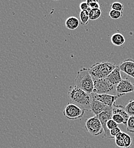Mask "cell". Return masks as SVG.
<instances>
[{
	"mask_svg": "<svg viewBox=\"0 0 134 148\" xmlns=\"http://www.w3.org/2000/svg\"><path fill=\"white\" fill-rule=\"evenodd\" d=\"M68 97L73 104L82 110L91 111V106L93 100L91 94L85 92L76 86H71L69 88Z\"/></svg>",
	"mask_w": 134,
	"mask_h": 148,
	"instance_id": "obj_1",
	"label": "cell"
},
{
	"mask_svg": "<svg viewBox=\"0 0 134 148\" xmlns=\"http://www.w3.org/2000/svg\"><path fill=\"white\" fill-rule=\"evenodd\" d=\"M75 83L78 87L89 94L94 91V79L89 69L83 68L78 71Z\"/></svg>",
	"mask_w": 134,
	"mask_h": 148,
	"instance_id": "obj_2",
	"label": "cell"
},
{
	"mask_svg": "<svg viewBox=\"0 0 134 148\" xmlns=\"http://www.w3.org/2000/svg\"><path fill=\"white\" fill-rule=\"evenodd\" d=\"M116 67V66L114 63L103 61L96 63L89 70L93 79H100L106 78Z\"/></svg>",
	"mask_w": 134,
	"mask_h": 148,
	"instance_id": "obj_3",
	"label": "cell"
},
{
	"mask_svg": "<svg viewBox=\"0 0 134 148\" xmlns=\"http://www.w3.org/2000/svg\"><path fill=\"white\" fill-rule=\"evenodd\" d=\"M86 130L93 136H97L104 131L102 125L97 116L88 119L86 121Z\"/></svg>",
	"mask_w": 134,
	"mask_h": 148,
	"instance_id": "obj_4",
	"label": "cell"
},
{
	"mask_svg": "<svg viewBox=\"0 0 134 148\" xmlns=\"http://www.w3.org/2000/svg\"><path fill=\"white\" fill-rule=\"evenodd\" d=\"M85 111L74 104H68L65 107L63 114L69 120H76L82 118Z\"/></svg>",
	"mask_w": 134,
	"mask_h": 148,
	"instance_id": "obj_5",
	"label": "cell"
},
{
	"mask_svg": "<svg viewBox=\"0 0 134 148\" xmlns=\"http://www.w3.org/2000/svg\"><path fill=\"white\" fill-rule=\"evenodd\" d=\"M94 91L98 94H108L114 89V86L107 78L94 79Z\"/></svg>",
	"mask_w": 134,
	"mask_h": 148,
	"instance_id": "obj_6",
	"label": "cell"
},
{
	"mask_svg": "<svg viewBox=\"0 0 134 148\" xmlns=\"http://www.w3.org/2000/svg\"><path fill=\"white\" fill-rule=\"evenodd\" d=\"M113 113V107H111L109 110L104 111L100 114H99L97 116L99 118L103 128L104 130V136L103 137H106L108 138H113L110 134V130H108L106 127V124L109 120L112 119Z\"/></svg>",
	"mask_w": 134,
	"mask_h": 148,
	"instance_id": "obj_7",
	"label": "cell"
},
{
	"mask_svg": "<svg viewBox=\"0 0 134 148\" xmlns=\"http://www.w3.org/2000/svg\"><path fill=\"white\" fill-rule=\"evenodd\" d=\"M116 91L119 97L124 96L128 93L134 92V83L129 79H123L116 86Z\"/></svg>",
	"mask_w": 134,
	"mask_h": 148,
	"instance_id": "obj_8",
	"label": "cell"
},
{
	"mask_svg": "<svg viewBox=\"0 0 134 148\" xmlns=\"http://www.w3.org/2000/svg\"><path fill=\"white\" fill-rule=\"evenodd\" d=\"M93 99H95L100 101L104 104L113 107L115 104L116 100L119 97L117 95H111L109 94H98L93 92L91 93Z\"/></svg>",
	"mask_w": 134,
	"mask_h": 148,
	"instance_id": "obj_9",
	"label": "cell"
},
{
	"mask_svg": "<svg viewBox=\"0 0 134 148\" xmlns=\"http://www.w3.org/2000/svg\"><path fill=\"white\" fill-rule=\"evenodd\" d=\"M119 67L121 71L134 79V59H125L120 63Z\"/></svg>",
	"mask_w": 134,
	"mask_h": 148,
	"instance_id": "obj_10",
	"label": "cell"
},
{
	"mask_svg": "<svg viewBox=\"0 0 134 148\" xmlns=\"http://www.w3.org/2000/svg\"><path fill=\"white\" fill-rule=\"evenodd\" d=\"M110 107H109L103 103H101L100 101L96 100L95 99H93L91 102V112L96 114V116H98L100 113L106 111L110 108Z\"/></svg>",
	"mask_w": 134,
	"mask_h": 148,
	"instance_id": "obj_11",
	"label": "cell"
},
{
	"mask_svg": "<svg viewBox=\"0 0 134 148\" xmlns=\"http://www.w3.org/2000/svg\"><path fill=\"white\" fill-rule=\"evenodd\" d=\"M120 70L119 66H116L115 69L106 77L107 80L114 86L118 84L123 79L120 74Z\"/></svg>",
	"mask_w": 134,
	"mask_h": 148,
	"instance_id": "obj_12",
	"label": "cell"
},
{
	"mask_svg": "<svg viewBox=\"0 0 134 148\" xmlns=\"http://www.w3.org/2000/svg\"><path fill=\"white\" fill-rule=\"evenodd\" d=\"M113 114H118L121 115L124 119L126 123H127V121L130 117V116L126 111L125 107L121 105H116L115 104L113 106Z\"/></svg>",
	"mask_w": 134,
	"mask_h": 148,
	"instance_id": "obj_13",
	"label": "cell"
},
{
	"mask_svg": "<svg viewBox=\"0 0 134 148\" xmlns=\"http://www.w3.org/2000/svg\"><path fill=\"white\" fill-rule=\"evenodd\" d=\"M79 21L76 17L71 16L67 18L65 21L66 27L69 30H75L79 26Z\"/></svg>",
	"mask_w": 134,
	"mask_h": 148,
	"instance_id": "obj_14",
	"label": "cell"
},
{
	"mask_svg": "<svg viewBox=\"0 0 134 148\" xmlns=\"http://www.w3.org/2000/svg\"><path fill=\"white\" fill-rule=\"evenodd\" d=\"M111 41L114 45L116 46H120L124 43L126 39L122 34L116 33L114 34L111 37Z\"/></svg>",
	"mask_w": 134,
	"mask_h": 148,
	"instance_id": "obj_15",
	"label": "cell"
},
{
	"mask_svg": "<svg viewBox=\"0 0 134 148\" xmlns=\"http://www.w3.org/2000/svg\"><path fill=\"white\" fill-rule=\"evenodd\" d=\"M79 18L80 20V23L82 25H86L89 23L90 20L89 12V11H80L79 14Z\"/></svg>",
	"mask_w": 134,
	"mask_h": 148,
	"instance_id": "obj_16",
	"label": "cell"
},
{
	"mask_svg": "<svg viewBox=\"0 0 134 148\" xmlns=\"http://www.w3.org/2000/svg\"><path fill=\"white\" fill-rule=\"evenodd\" d=\"M102 14V11L100 9H91L89 12V18L90 20L94 21L99 18Z\"/></svg>",
	"mask_w": 134,
	"mask_h": 148,
	"instance_id": "obj_17",
	"label": "cell"
},
{
	"mask_svg": "<svg viewBox=\"0 0 134 148\" xmlns=\"http://www.w3.org/2000/svg\"><path fill=\"white\" fill-rule=\"evenodd\" d=\"M122 137H123V141L124 143L125 148H131L133 143V139L128 134L123 132H122Z\"/></svg>",
	"mask_w": 134,
	"mask_h": 148,
	"instance_id": "obj_18",
	"label": "cell"
},
{
	"mask_svg": "<svg viewBox=\"0 0 134 148\" xmlns=\"http://www.w3.org/2000/svg\"><path fill=\"white\" fill-rule=\"evenodd\" d=\"M126 111L130 116H134V100H131L125 107Z\"/></svg>",
	"mask_w": 134,
	"mask_h": 148,
	"instance_id": "obj_19",
	"label": "cell"
},
{
	"mask_svg": "<svg viewBox=\"0 0 134 148\" xmlns=\"http://www.w3.org/2000/svg\"><path fill=\"white\" fill-rule=\"evenodd\" d=\"M115 143L116 145L119 148H125L124 143L123 141V137H122V132H120L116 137H115Z\"/></svg>",
	"mask_w": 134,
	"mask_h": 148,
	"instance_id": "obj_20",
	"label": "cell"
},
{
	"mask_svg": "<svg viewBox=\"0 0 134 148\" xmlns=\"http://www.w3.org/2000/svg\"><path fill=\"white\" fill-rule=\"evenodd\" d=\"M126 126L128 132L134 133V116H130Z\"/></svg>",
	"mask_w": 134,
	"mask_h": 148,
	"instance_id": "obj_21",
	"label": "cell"
},
{
	"mask_svg": "<svg viewBox=\"0 0 134 148\" xmlns=\"http://www.w3.org/2000/svg\"><path fill=\"white\" fill-rule=\"evenodd\" d=\"M112 119L115 121L118 125L119 124H124V125H127V123L124 120V119L120 114H114L113 115L112 117Z\"/></svg>",
	"mask_w": 134,
	"mask_h": 148,
	"instance_id": "obj_22",
	"label": "cell"
},
{
	"mask_svg": "<svg viewBox=\"0 0 134 148\" xmlns=\"http://www.w3.org/2000/svg\"><path fill=\"white\" fill-rule=\"evenodd\" d=\"M109 17L111 18L114 19H118L121 18L123 16V12H120L119 11H116L115 10H111L109 13Z\"/></svg>",
	"mask_w": 134,
	"mask_h": 148,
	"instance_id": "obj_23",
	"label": "cell"
},
{
	"mask_svg": "<svg viewBox=\"0 0 134 148\" xmlns=\"http://www.w3.org/2000/svg\"><path fill=\"white\" fill-rule=\"evenodd\" d=\"M111 8L112 10H115L116 11L123 12V11L124 10V6L120 2H115L111 4Z\"/></svg>",
	"mask_w": 134,
	"mask_h": 148,
	"instance_id": "obj_24",
	"label": "cell"
},
{
	"mask_svg": "<svg viewBox=\"0 0 134 148\" xmlns=\"http://www.w3.org/2000/svg\"><path fill=\"white\" fill-rule=\"evenodd\" d=\"M86 2L91 9L100 8V5L99 2L96 0H87Z\"/></svg>",
	"mask_w": 134,
	"mask_h": 148,
	"instance_id": "obj_25",
	"label": "cell"
},
{
	"mask_svg": "<svg viewBox=\"0 0 134 148\" xmlns=\"http://www.w3.org/2000/svg\"><path fill=\"white\" fill-rule=\"evenodd\" d=\"M106 127L109 130H111L116 127H118V124L113 119H110L107 121L106 124Z\"/></svg>",
	"mask_w": 134,
	"mask_h": 148,
	"instance_id": "obj_26",
	"label": "cell"
},
{
	"mask_svg": "<svg viewBox=\"0 0 134 148\" xmlns=\"http://www.w3.org/2000/svg\"><path fill=\"white\" fill-rule=\"evenodd\" d=\"M79 8L81 11H89L90 12L91 9L89 8L86 1L82 2L79 5Z\"/></svg>",
	"mask_w": 134,
	"mask_h": 148,
	"instance_id": "obj_27",
	"label": "cell"
},
{
	"mask_svg": "<svg viewBox=\"0 0 134 148\" xmlns=\"http://www.w3.org/2000/svg\"><path fill=\"white\" fill-rule=\"evenodd\" d=\"M121 132H122L121 130L119 127H116L114 129L110 130V134L112 136V137L114 138H115V137Z\"/></svg>",
	"mask_w": 134,
	"mask_h": 148,
	"instance_id": "obj_28",
	"label": "cell"
}]
</instances>
